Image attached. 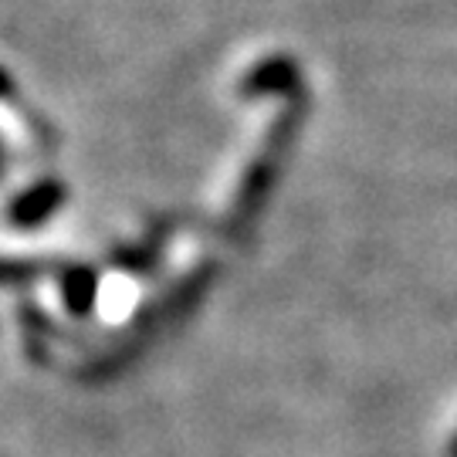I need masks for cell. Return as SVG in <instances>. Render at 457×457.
I'll list each match as a JSON object with an SVG mask.
<instances>
[{"label": "cell", "mask_w": 457, "mask_h": 457, "mask_svg": "<svg viewBox=\"0 0 457 457\" xmlns=\"http://www.w3.org/2000/svg\"><path fill=\"white\" fill-rule=\"evenodd\" d=\"M62 204V183H41L14 204V220L17 224H37L45 220L54 207Z\"/></svg>", "instance_id": "cell-1"}, {"label": "cell", "mask_w": 457, "mask_h": 457, "mask_svg": "<svg viewBox=\"0 0 457 457\" xmlns=\"http://www.w3.org/2000/svg\"><path fill=\"white\" fill-rule=\"evenodd\" d=\"M68 302H71V309L75 312H85L92 305V298H96V278L88 275V271H75V275L68 278Z\"/></svg>", "instance_id": "cell-2"}, {"label": "cell", "mask_w": 457, "mask_h": 457, "mask_svg": "<svg viewBox=\"0 0 457 457\" xmlns=\"http://www.w3.org/2000/svg\"><path fill=\"white\" fill-rule=\"evenodd\" d=\"M7 88H11V82H7V75L0 71V92H7Z\"/></svg>", "instance_id": "cell-4"}, {"label": "cell", "mask_w": 457, "mask_h": 457, "mask_svg": "<svg viewBox=\"0 0 457 457\" xmlns=\"http://www.w3.org/2000/svg\"><path fill=\"white\" fill-rule=\"evenodd\" d=\"M37 275L34 264H21V262H0V281H14V278H28Z\"/></svg>", "instance_id": "cell-3"}, {"label": "cell", "mask_w": 457, "mask_h": 457, "mask_svg": "<svg viewBox=\"0 0 457 457\" xmlns=\"http://www.w3.org/2000/svg\"><path fill=\"white\" fill-rule=\"evenodd\" d=\"M451 457H457V441H454V447H451Z\"/></svg>", "instance_id": "cell-5"}]
</instances>
